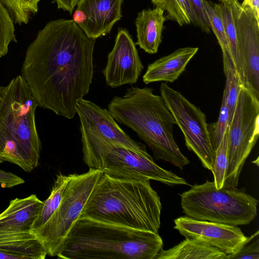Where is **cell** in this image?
Masks as SVG:
<instances>
[{"instance_id": "obj_28", "label": "cell", "mask_w": 259, "mask_h": 259, "mask_svg": "<svg viewBox=\"0 0 259 259\" xmlns=\"http://www.w3.org/2000/svg\"><path fill=\"white\" fill-rule=\"evenodd\" d=\"M163 10L168 18L176 22L180 26L192 23L196 26L195 17L187 0H163Z\"/></svg>"}, {"instance_id": "obj_5", "label": "cell", "mask_w": 259, "mask_h": 259, "mask_svg": "<svg viewBox=\"0 0 259 259\" xmlns=\"http://www.w3.org/2000/svg\"><path fill=\"white\" fill-rule=\"evenodd\" d=\"M37 107L21 75L6 86L0 100V156L28 172L37 166L41 148L35 122Z\"/></svg>"}, {"instance_id": "obj_26", "label": "cell", "mask_w": 259, "mask_h": 259, "mask_svg": "<svg viewBox=\"0 0 259 259\" xmlns=\"http://www.w3.org/2000/svg\"><path fill=\"white\" fill-rule=\"evenodd\" d=\"M211 171L217 189L222 188L225 181L228 165V127L218 148Z\"/></svg>"}, {"instance_id": "obj_14", "label": "cell", "mask_w": 259, "mask_h": 259, "mask_svg": "<svg viewBox=\"0 0 259 259\" xmlns=\"http://www.w3.org/2000/svg\"><path fill=\"white\" fill-rule=\"evenodd\" d=\"M143 69L131 35L125 29H119L114 47L102 70L106 84L114 88L136 83Z\"/></svg>"}, {"instance_id": "obj_7", "label": "cell", "mask_w": 259, "mask_h": 259, "mask_svg": "<svg viewBox=\"0 0 259 259\" xmlns=\"http://www.w3.org/2000/svg\"><path fill=\"white\" fill-rule=\"evenodd\" d=\"M76 112L80 120L83 160L87 165L93 164L100 153L111 145L148 153L146 146L132 139L107 109L82 99L77 103Z\"/></svg>"}, {"instance_id": "obj_20", "label": "cell", "mask_w": 259, "mask_h": 259, "mask_svg": "<svg viewBox=\"0 0 259 259\" xmlns=\"http://www.w3.org/2000/svg\"><path fill=\"white\" fill-rule=\"evenodd\" d=\"M219 249L195 239L186 238L169 248L161 249L156 259H225Z\"/></svg>"}, {"instance_id": "obj_37", "label": "cell", "mask_w": 259, "mask_h": 259, "mask_svg": "<svg viewBox=\"0 0 259 259\" xmlns=\"http://www.w3.org/2000/svg\"><path fill=\"white\" fill-rule=\"evenodd\" d=\"M5 88L6 87L0 86V100L3 96Z\"/></svg>"}, {"instance_id": "obj_9", "label": "cell", "mask_w": 259, "mask_h": 259, "mask_svg": "<svg viewBox=\"0 0 259 259\" xmlns=\"http://www.w3.org/2000/svg\"><path fill=\"white\" fill-rule=\"evenodd\" d=\"M259 136V97L243 87L228 126V165L223 188L237 189L244 164Z\"/></svg>"}, {"instance_id": "obj_13", "label": "cell", "mask_w": 259, "mask_h": 259, "mask_svg": "<svg viewBox=\"0 0 259 259\" xmlns=\"http://www.w3.org/2000/svg\"><path fill=\"white\" fill-rule=\"evenodd\" d=\"M174 228L186 238L199 240L215 247L227 255L237 253L250 239L237 226L202 221L189 217L174 220Z\"/></svg>"}, {"instance_id": "obj_34", "label": "cell", "mask_w": 259, "mask_h": 259, "mask_svg": "<svg viewBox=\"0 0 259 259\" xmlns=\"http://www.w3.org/2000/svg\"><path fill=\"white\" fill-rule=\"evenodd\" d=\"M241 6L250 11L259 20V0H243Z\"/></svg>"}, {"instance_id": "obj_8", "label": "cell", "mask_w": 259, "mask_h": 259, "mask_svg": "<svg viewBox=\"0 0 259 259\" xmlns=\"http://www.w3.org/2000/svg\"><path fill=\"white\" fill-rule=\"evenodd\" d=\"M102 171L91 169L82 174L70 175L61 203L48 221L34 231L48 255L56 256L64 238L80 218Z\"/></svg>"}, {"instance_id": "obj_38", "label": "cell", "mask_w": 259, "mask_h": 259, "mask_svg": "<svg viewBox=\"0 0 259 259\" xmlns=\"http://www.w3.org/2000/svg\"><path fill=\"white\" fill-rule=\"evenodd\" d=\"M219 1L221 3V4H226V3L228 4V3H231L235 0H219Z\"/></svg>"}, {"instance_id": "obj_15", "label": "cell", "mask_w": 259, "mask_h": 259, "mask_svg": "<svg viewBox=\"0 0 259 259\" xmlns=\"http://www.w3.org/2000/svg\"><path fill=\"white\" fill-rule=\"evenodd\" d=\"M123 0H79L77 9L85 15V21L79 25L90 38L97 39L109 33L120 20Z\"/></svg>"}, {"instance_id": "obj_4", "label": "cell", "mask_w": 259, "mask_h": 259, "mask_svg": "<svg viewBox=\"0 0 259 259\" xmlns=\"http://www.w3.org/2000/svg\"><path fill=\"white\" fill-rule=\"evenodd\" d=\"M150 88L133 87L122 97L115 96L108 110L115 121L133 130L151 149L156 160L169 162L181 170L190 163L173 136L176 121L161 96Z\"/></svg>"}, {"instance_id": "obj_12", "label": "cell", "mask_w": 259, "mask_h": 259, "mask_svg": "<svg viewBox=\"0 0 259 259\" xmlns=\"http://www.w3.org/2000/svg\"><path fill=\"white\" fill-rule=\"evenodd\" d=\"M245 87L259 97V20L238 0L230 3Z\"/></svg>"}, {"instance_id": "obj_1", "label": "cell", "mask_w": 259, "mask_h": 259, "mask_svg": "<svg viewBox=\"0 0 259 259\" xmlns=\"http://www.w3.org/2000/svg\"><path fill=\"white\" fill-rule=\"evenodd\" d=\"M95 42L72 20L50 21L38 32L21 71L38 107L74 117L92 82Z\"/></svg>"}, {"instance_id": "obj_2", "label": "cell", "mask_w": 259, "mask_h": 259, "mask_svg": "<svg viewBox=\"0 0 259 259\" xmlns=\"http://www.w3.org/2000/svg\"><path fill=\"white\" fill-rule=\"evenodd\" d=\"M160 198L149 180L119 178L102 172L80 218L158 233Z\"/></svg>"}, {"instance_id": "obj_25", "label": "cell", "mask_w": 259, "mask_h": 259, "mask_svg": "<svg viewBox=\"0 0 259 259\" xmlns=\"http://www.w3.org/2000/svg\"><path fill=\"white\" fill-rule=\"evenodd\" d=\"M11 14L14 22L19 25L27 24L31 15L38 11L40 0H2Z\"/></svg>"}, {"instance_id": "obj_6", "label": "cell", "mask_w": 259, "mask_h": 259, "mask_svg": "<svg viewBox=\"0 0 259 259\" xmlns=\"http://www.w3.org/2000/svg\"><path fill=\"white\" fill-rule=\"evenodd\" d=\"M186 216L202 221L233 226L251 223L257 214L258 200L237 189H217L207 180L180 195Z\"/></svg>"}, {"instance_id": "obj_18", "label": "cell", "mask_w": 259, "mask_h": 259, "mask_svg": "<svg viewBox=\"0 0 259 259\" xmlns=\"http://www.w3.org/2000/svg\"><path fill=\"white\" fill-rule=\"evenodd\" d=\"M164 10L160 7L144 9L138 14L136 19L137 40L136 43L146 53H157L162 42L164 23L166 18Z\"/></svg>"}, {"instance_id": "obj_19", "label": "cell", "mask_w": 259, "mask_h": 259, "mask_svg": "<svg viewBox=\"0 0 259 259\" xmlns=\"http://www.w3.org/2000/svg\"><path fill=\"white\" fill-rule=\"evenodd\" d=\"M47 255L33 231L0 236V259H44Z\"/></svg>"}, {"instance_id": "obj_29", "label": "cell", "mask_w": 259, "mask_h": 259, "mask_svg": "<svg viewBox=\"0 0 259 259\" xmlns=\"http://www.w3.org/2000/svg\"><path fill=\"white\" fill-rule=\"evenodd\" d=\"M227 93L224 89L219 116L217 122L208 124L211 142L214 151L218 148L228 127Z\"/></svg>"}, {"instance_id": "obj_39", "label": "cell", "mask_w": 259, "mask_h": 259, "mask_svg": "<svg viewBox=\"0 0 259 259\" xmlns=\"http://www.w3.org/2000/svg\"><path fill=\"white\" fill-rule=\"evenodd\" d=\"M5 161L1 156H0V163H2Z\"/></svg>"}, {"instance_id": "obj_32", "label": "cell", "mask_w": 259, "mask_h": 259, "mask_svg": "<svg viewBox=\"0 0 259 259\" xmlns=\"http://www.w3.org/2000/svg\"><path fill=\"white\" fill-rule=\"evenodd\" d=\"M25 181L17 175L0 169V185L4 188H10L24 184Z\"/></svg>"}, {"instance_id": "obj_22", "label": "cell", "mask_w": 259, "mask_h": 259, "mask_svg": "<svg viewBox=\"0 0 259 259\" xmlns=\"http://www.w3.org/2000/svg\"><path fill=\"white\" fill-rule=\"evenodd\" d=\"M69 179L70 175L65 176L59 174L57 176L50 195L43 201L39 214L32 226L33 232L42 226L58 208L61 203L65 187Z\"/></svg>"}, {"instance_id": "obj_11", "label": "cell", "mask_w": 259, "mask_h": 259, "mask_svg": "<svg viewBox=\"0 0 259 259\" xmlns=\"http://www.w3.org/2000/svg\"><path fill=\"white\" fill-rule=\"evenodd\" d=\"M101 171L114 177L152 180L169 186L187 185L183 178L157 165L148 153L114 146L106 154Z\"/></svg>"}, {"instance_id": "obj_3", "label": "cell", "mask_w": 259, "mask_h": 259, "mask_svg": "<svg viewBox=\"0 0 259 259\" xmlns=\"http://www.w3.org/2000/svg\"><path fill=\"white\" fill-rule=\"evenodd\" d=\"M163 247L158 233L79 218L56 256L64 259H156Z\"/></svg>"}, {"instance_id": "obj_27", "label": "cell", "mask_w": 259, "mask_h": 259, "mask_svg": "<svg viewBox=\"0 0 259 259\" xmlns=\"http://www.w3.org/2000/svg\"><path fill=\"white\" fill-rule=\"evenodd\" d=\"M14 23L11 14L0 0V58L7 54L11 42H17Z\"/></svg>"}, {"instance_id": "obj_31", "label": "cell", "mask_w": 259, "mask_h": 259, "mask_svg": "<svg viewBox=\"0 0 259 259\" xmlns=\"http://www.w3.org/2000/svg\"><path fill=\"white\" fill-rule=\"evenodd\" d=\"M195 17L196 26L202 31L209 33L210 28L202 6V0H187Z\"/></svg>"}, {"instance_id": "obj_36", "label": "cell", "mask_w": 259, "mask_h": 259, "mask_svg": "<svg viewBox=\"0 0 259 259\" xmlns=\"http://www.w3.org/2000/svg\"><path fill=\"white\" fill-rule=\"evenodd\" d=\"M151 2L156 7H160L163 9L164 5L163 0H151Z\"/></svg>"}, {"instance_id": "obj_23", "label": "cell", "mask_w": 259, "mask_h": 259, "mask_svg": "<svg viewBox=\"0 0 259 259\" xmlns=\"http://www.w3.org/2000/svg\"><path fill=\"white\" fill-rule=\"evenodd\" d=\"M221 4L226 38L234 64L243 85V73L238 51L236 28L231 5L230 3Z\"/></svg>"}, {"instance_id": "obj_17", "label": "cell", "mask_w": 259, "mask_h": 259, "mask_svg": "<svg viewBox=\"0 0 259 259\" xmlns=\"http://www.w3.org/2000/svg\"><path fill=\"white\" fill-rule=\"evenodd\" d=\"M198 50L197 47L181 48L149 64L143 76V81L146 84L158 81L174 82Z\"/></svg>"}, {"instance_id": "obj_16", "label": "cell", "mask_w": 259, "mask_h": 259, "mask_svg": "<svg viewBox=\"0 0 259 259\" xmlns=\"http://www.w3.org/2000/svg\"><path fill=\"white\" fill-rule=\"evenodd\" d=\"M43 204L36 195L16 198L0 214V236L31 232Z\"/></svg>"}, {"instance_id": "obj_10", "label": "cell", "mask_w": 259, "mask_h": 259, "mask_svg": "<svg viewBox=\"0 0 259 259\" xmlns=\"http://www.w3.org/2000/svg\"><path fill=\"white\" fill-rule=\"evenodd\" d=\"M160 96L183 133L187 148L197 156L202 165L212 171L215 159L205 114L180 92L162 83Z\"/></svg>"}, {"instance_id": "obj_24", "label": "cell", "mask_w": 259, "mask_h": 259, "mask_svg": "<svg viewBox=\"0 0 259 259\" xmlns=\"http://www.w3.org/2000/svg\"><path fill=\"white\" fill-rule=\"evenodd\" d=\"M202 6L210 29L216 36L221 49L230 50L222 17L221 3L218 4L210 1L202 0Z\"/></svg>"}, {"instance_id": "obj_35", "label": "cell", "mask_w": 259, "mask_h": 259, "mask_svg": "<svg viewBox=\"0 0 259 259\" xmlns=\"http://www.w3.org/2000/svg\"><path fill=\"white\" fill-rule=\"evenodd\" d=\"M72 20L78 26L85 20V15L80 10L76 9L73 14Z\"/></svg>"}, {"instance_id": "obj_21", "label": "cell", "mask_w": 259, "mask_h": 259, "mask_svg": "<svg viewBox=\"0 0 259 259\" xmlns=\"http://www.w3.org/2000/svg\"><path fill=\"white\" fill-rule=\"evenodd\" d=\"M224 71L226 76L225 89L227 93L228 124L231 122L239 93L243 87L240 76L234 64L230 51L222 49Z\"/></svg>"}, {"instance_id": "obj_30", "label": "cell", "mask_w": 259, "mask_h": 259, "mask_svg": "<svg viewBox=\"0 0 259 259\" xmlns=\"http://www.w3.org/2000/svg\"><path fill=\"white\" fill-rule=\"evenodd\" d=\"M258 231L251 236L250 239L240 250L232 255H226L225 259H259Z\"/></svg>"}, {"instance_id": "obj_33", "label": "cell", "mask_w": 259, "mask_h": 259, "mask_svg": "<svg viewBox=\"0 0 259 259\" xmlns=\"http://www.w3.org/2000/svg\"><path fill=\"white\" fill-rule=\"evenodd\" d=\"M79 0H53L56 3L58 9L68 11L71 14Z\"/></svg>"}]
</instances>
